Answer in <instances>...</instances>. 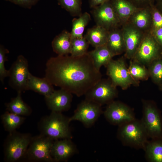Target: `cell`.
Segmentation results:
<instances>
[{
  "label": "cell",
  "mask_w": 162,
  "mask_h": 162,
  "mask_svg": "<svg viewBox=\"0 0 162 162\" xmlns=\"http://www.w3.org/2000/svg\"><path fill=\"white\" fill-rule=\"evenodd\" d=\"M45 77L53 86L77 97L85 95L102 78L88 52L79 56L51 57L46 63Z\"/></svg>",
  "instance_id": "6da1fadb"
},
{
  "label": "cell",
  "mask_w": 162,
  "mask_h": 162,
  "mask_svg": "<svg viewBox=\"0 0 162 162\" xmlns=\"http://www.w3.org/2000/svg\"><path fill=\"white\" fill-rule=\"evenodd\" d=\"M69 118L61 112L51 111L48 116L43 118L38 125L40 134L54 140L70 139L72 135L69 126Z\"/></svg>",
  "instance_id": "7a4b0ae2"
},
{
  "label": "cell",
  "mask_w": 162,
  "mask_h": 162,
  "mask_svg": "<svg viewBox=\"0 0 162 162\" xmlns=\"http://www.w3.org/2000/svg\"><path fill=\"white\" fill-rule=\"evenodd\" d=\"M32 137L29 134L20 133L16 130L9 133L4 144L5 161L16 162L25 160Z\"/></svg>",
  "instance_id": "3957f363"
},
{
  "label": "cell",
  "mask_w": 162,
  "mask_h": 162,
  "mask_svg": "<svg viewBox=\"0 0 162 162\" xmlns=\"http://www.w3.org/2000/svg\"><path fill=\"white\" fill-rule=\"evenodd\" d=\"M119 126L118 136L123 143L145 150L148 137L141 121L135 119Z\"/></svg>",
  "instance_id": "277c9868"
},
{
  "label": "cell",
  "mask_w": 162,
  "mask_h": 162,
  "mask_svg": "<svg viewBox=\"0 0 162 162\" xmlns=\"http://www.w3.org/2000/svg\"><path fill=\"white\" fill-rule=\"evenodd\" d=\"M54 140L41 134L33 137L28 146L25 160L53 162L51 150Z\"/></svg>",
  "instance_id": "5b68a950"
},
{
  "label": "cell",
  "mask_w": 162,
  "mask_h": 162,
  "mask_svg": "<svg viewBox=\"0 0 162 162\" xmlns=\"http://www.w3.org/2000/svg\"><path fill=\"white\" fill-rule=\"evenodd\" d=\"M106 67L107 75L116 87L119 86L124 90L132 85H139V81L135 79L131 75L123 59H112Z\"/></svg>",
  "instance_id": "8992f818"
},
{
  "label": "cell",
  "mask_w": 162,
  "mask_h": 162,
  "mask_svg": "<svg viewBox=\"0 0 162 162\" xmlns=\"http://www.w3.org/2000/svg\"><path fill=\"white\" fill-rule=\"evenodd\" d=\"M116 86L110 79H101L85 94V99L101 106L109 104L117 97Z\"/></svg>",
  "instance_id": "52a82bcc"
},
{
  "label": "cell",
  "mask_w": 162,
  "mask_h": 162,
  "mask_svg": "<svg viewBox=\"0 0 162 162\" xmlns=\"http://www.w3.org/2000/svg\"><path fill=\"white\" fill-rule=\"evenodd\" d=\"M27 59L20 55L9 70V83L17 92L27 90L30 72Z\"/></svg>",
  "instance_id": "ba28073f"
},
{
  "label": "cell",
  "mask_w": 162,
  "mask_h": 162,
  "mask_svg": "<svg viewBox=\"0 0 162 162\" xmlns=\"http://www.w3.org/2000/svg\"><path fill=\"white\" fill-rule=\"evenodd\" d=\"M102 112L101 105L85 99L78 105L69 119L70 122L79 121L88 128L95 123Z\"/></svg>",
  "instance_id": "9c48e42d"
},
{
  "label": "cell",
  "mask_w": 162,
  "mask_h": 162,
  "mask_svg": "<svg viewBox=\"0 0 162 162\" xmlns=\"http://www.w3.org/2000/svg\"><path fill=\"white\" fill-rule=\"evenodd\" d=\"M91 11L96 25L110 31L115 29L119 22L110 0L92 8Z\"/></svg>",
  "instance_id": "30bf717a"
},
{
  "label": "cell",
  "mask_w": 162,
  "mask_h": 162,
  "mask_svg": "<svg viewBox=\"0 0 162 162\" xmlns=\"http://www.w3.org/2000/svg\"><path fill=\"white\" fill-rule=\"evenodd\" d=\"M104 113L107 120L114 125H119L135 119L131 109L118 101H113L108 104Z\"/></svg>",
  "instance_id": "8fae6325"
},
{
  "label": "cell",
  "mask_w": 162,
  "mask_h": 162,
  "mask_svg": "<svg viewBox=\"0 0 162 162\" xmlns=\"http://www.w3.org/2000/svg\"><path fill=\"white\" fill-rule=\"evenodd\" d=\"M143 117L141 121L148 137H158L162 132V126L159 113L154 106L148 102H144Z\"/></svg>",
  "instance_id": "7c38bea8"
},
{
  "label": "cell",
  "mask_w": 162,
  "mask_h": 162,
  "mask_svg": "<svg viewBox=\"0 0 162 162\" xmlns=\"http://www.w3.org/2000/svg\"><path fill=\"white\" fill-rule=\"evenodd\" d=\"M160 47L155 38H145L141 41L133 58L143 65H149L159 57Z\"/></svg>",
  "instance_id": "4fadbf2b"
},
{
  "label": "cell",
  "mask_w": 162,
  "mask_h": 162,
  "mask_svg": "<svg viewBox=\"0 0 162 162\" xmlns=\"http://www.w3.org/2000/svg\"><path fill=\"white\" fill-rule=\"evenodd\" d=\"M72 94L63 89L54 90L50 94L45 97V100L48 108L51 111L62 112L70 108Z\"/></svg>",
  "instance_id": "5bb4252c"
},
{
  "label": "cell",
  "mask_w": 162,
  "mask_h": 162,
  "mask_svg": "<svg viewBox=\"0 0 162 162\" xmlns=\"http://www.w3.org/2000/svg\"><path fill=\"white\" fill-rule=\"evenodd\" d=\"M71 139L54 140L51 150V155L54 162L66 161L75 153L76 146Z\"/></svg>",
  "instance_id": "9a60e30c"
},
{
  "label": "cell",
  "mask_w": 162,
  "mask_h": 162,
  "mask_svg": "<svg viewBox=\"0 0 162 162\" xmlns=\"http://www.w3.org/2000/svg\"><path fill=\"white\" fill-rule=\"evenodd\" d=\"M122 35L126 57L132 59L141 42L140 34L135 29L129 28L124 30Z\"/></svg>",
  "instance_id": "2e32d148"
},
{
  "label": "cell",
  "mask_w": 162,
  "mask_h": 162,
  "mask_svg": "<svg viewBox=\"0 0 162 162\" xmlns=\"http://www.w3.org/2000/svg\"><path fill=\"white\" fill-rule=\"evenodd\" d=\"M51 45L53 50L58 55L70 54L72 46L70 33L63 30L54 38L52 42Z\"/></svg>",
  "instance_id": "e0dca14e"
},
{
  "label": "cell",
  "mask_w": 162,
  "mask_h": 162,
  "mask_svg": "<svg viewBox=\"0 0 162 162\" xmlns=\"http://www.w3.org/2000/svg\"><path fill=\"white\" fill-rule=\"evenodd\" d=\"M31 90L43 95L44 97L50 94L55 90L53 85L45 76L39 78L29 74L27 90Z\"/></svg>",
  "instance_id": "ac0fdd59"
},
{
  "label": "cell",
  "mask_w": 162,
  "mask_h": 162,
  "mask_svg": "<svg viewBox=\"0 0 162 162\" xmlns=\"http://www.w3.org/2000/svg\"><path fill=\"white\" fill-rule=\"evenodd\" d=\"M109 33L105 28L96 25L88 29L84 36L90 44L96 48L106 44Z\"/></svg>",
  "instance_id": "d6986e66"
},
{
  "label": "cell",
  "mask_w": 162,
  "mask_h": 162,
  "mask_svg": "<svg viewBox=\"0 0 162 162\" xmlns=\"http://www.w3.org/2000/svg\"><path fill=\"white\" fill-rule=\"evenodd\" d=\"M88 52L96 68L99 71L102 66L106 67L114 56L106 44L95 48L94 50Z\"/></svg>",
  "instance_id": "ffe728a7"
},
{
  "label": "cell",
  "mask_w": 162,
  "mask_h": 162,
  "mask_svg": "<svg viewBox=\"0 0 162 162\" xmlns=\"http://www.w3.org/2000/svg\"><path fill=\"white\" fill-rule=\"evenodd\" d=\"M106 45L114 56L121 54L125 49L122 34L115 29L109 31Z\"/></svg>",
  "instance_id": "44dd1931"
},
{
  "label": "cell",
  "mask_w": 162,
  "mask_h": 162,
  "mask_svg": "<svg viewBox=\"0 0 162 162\" xmlns=\"http://www.w3.org/2000/svg\"><path fill=\"white\" fill-rule=\"evenodd\" d=\"M21 92H18L16 97L5 104L7 111L22 116L29 115L32 110L30 107L23 100Z\"/></svg>",
  "instance_id": "7402d4cb"
},
{
  "label": "cell",
  "mask_w": 162,
  "mask_h": 162,
  "mask_svg": "<svg viewBox=\"0 0 162 162\" xmlns=\"http://www.w3.org/2000/svg\"><path fill=\"white\" fill-rule=\"evenodd\" d=\"M110 1L120 20L128 18L136 10L135 6L129 0H110Z\"/></svg>",
  "instance_id": "603a6c76"
},
{
  "label": "cell",
  "mask_w": 162,
  "mask_h": 162,
  "mask_svg": "<svg viewBox=\"0 0 162 162\" xmlns=\"http://www.w3.org/2000/svg\"><path fill=\"white\" fill-rule=\"evenodd\" d=\"M5 130L9 133L16 130L24 122L25 118L23 116L7 111L1 117Z\"/></svg>",
  "instance_id": "cb8c5ba5"
},
{
  "label": "cell",
  "mask_w": 162,
  "mask_h": 162,
  "mask_svg": "<svg viewBox=\"0 0 162 162\" xmlns=\"http://www.w3.org/2000/svg\"><path fill=\"white\" fill-rule=\"evenodd\" d=\"M91 19L90 14L87 12L82 13L77 18L73 19L70 32L72 38L82 37L85 28Z\"/></svg>",
  "instance_id": "d4e9b609"
},
{
  "label": "cell",
  "mask_w": 162,
  "mask_h": 162,
  "mask_svg": "<svg viewBox=\"0 0 162 162\" xmlns=\"http://www.w3.org/2000/svg\"><path fill=\"white\" fill-rule=\"evenodd\" d=\"M145 150L146 158L148 161L162 162V141L148 142Z\"/></svg>",
  "instance_id": "484cf974"
},
{
  "label": "cell",
  "mask_w": 162,
  "mask_h": 162,
  "mask_svg": "<svg viewBox=\"0 0 162 162\" xmlns=\"http://www.w3.org/2000/svg\"><path fill=\"white\" fill-rule=\"evenodd\" d=\"M89 44L84 36L72 38L70 55L73 56H83L88 52Z\"/></svg>",
  "instance_id": "4316f807"
},
{
  "label": "cell",
  "mask_w": 162,
  "mask_h": 162,
  "mask_svg": "<svg viewBox=\"0 0 162 162\" xmlns=\"http://www.w3.org/2000/svg\"><path fill=\"white\" fill-rule=\"evenodd\" d=\"M143 65L134 60L131 61L128 68L129 73L135 79L146 80L150 76L148 70Z\"/></svg>",
  "instance_id": "83f0119b"
},
{
  "label": "cell",
  "mask_w": 162,
  "mask_h": 162,
  "mask_svg": "<svg viewBox=\"0 0 162 162\" xmlns=\"http://www.w3.org/2000/svg\"><path fill=\"white\" fill-rule=\"evenodd\" d=\"M58 4L72 16H79L82 14V0H57Z\"/></svg>",
  "instance_id": "f1b7e54d"
},
{
  "label": "cell",
  "mask_w": 162,
  "mask_h": 162,
  "mask_svg": "<svg viewBox=\"0 0 162 162\" xmlns=\"http://www.w3.org/2000/svg\"><path fill=\"white\" fill-rule=\"evenodd\" d=\"M149 65L150 76L155 83L161 85L162 84V58L159 57Z\"/></svg>",
  "instance_id": "f546056e"
},
{
  "label": "cell",
  "mask_w": 162,
  "mask_h": 162,
  "mask_svg": "<svg viewBox=\"0 0 162 162\" xmlns=\"http://www.w3.org/2000/svg\"><path fill=\"white\" fill-rule=\"evenodd\" d=\"M9 51L2 45L0 46V80L3 82L5 78L8 77L9 70H7L5 67V62L7 60L6 54Z\"/></svg>",
  "instance_id": "4dcf8cb0"
},
{
  "label": "cell",
  "mask_w": 162,
  "mask_h": 162,
  "mask_svg": "<svg viewBox=\"0 0 162 162\" xmlns=\"http://www.w3.org/2000/svg\"><path fill=\"white\" fill-rule=\"evenodd\" d=\"M134 18L135 25L138 28H142L146 27L149 21V16L146 10L143 9L138 11Z\"/></svg>",
  "instance_id": "1f68e13d"
},
{
  "label": "cell",
  "mask_w": 162,
  "mask_h": 162,
  "mask_svg": "<svg viewBox=\"0 0 162 162\" xmlns=\"http://www.w3.org/2000/svg\"><path fill=\"white\" fill-rule=\"evenodd\" d=\"M152 18L154 30L162 27V14L155 7L152 5Z\"/></svg>",
  "instance_id": "d6a6232c"
},
{
  "label": "cell",
  "mask_w": 162,
  "mask_h": 162,
  "mask_svg": "<svg viewBox=\"0 0 162 162\" xmlns=\"http://www.w3.org/2000/svg\"><path fill=\"white\" fill-rule=\"evenodd\" d=\"M22 7L31 9L40 0H4Z\"/></svg>",
  "instance_id": "836d02e7"
},
{
  "label": "cell",
  "mask_w": 162,
  "mask_h": 162,
  "mask_svg": "<svg viewBox=\"0 0 162 162\" xmlns=\"http://www.w3.org/2000/svg\"><path fill=\"white\" fill-rule=\"evenodd\" d=\"M155 39L162 48V27L154 30Z\"/></svg>",
  "instance_id": "e575fe53"
},
{
  "label": "cell",
  "mask_w": 162,
  "mask_h": 162,
  "mask_svg": "<svg viewBox=\"0 0 162 162\" xmlns=\"http://www.w3.org/2000/svg\"><path fill=\"white\" fill-rule=\"evenodd\" d=\"M110 0H89L90 7L92 8L96 6L103 4Z\"/></svg>",
  "instance_id": "d590c367"
},
{
  "label": "cell",
  "mask_w": 162,
  "mask_h": 162,
  "mask_svg": "<svg viewBox=\"0 0 162 162\" xmlns=\"http://www.w3.org/2000/svg\"><path fill=\"white\" fill-rule=\"evenodd\" d=\"M134 2L138 3H142L144 2H148L151 4L152 2L154 0H132Z\"/></svg>",
  "instance_id": "8d00e7d4"
},
{
  "label": "cell",
  "mask_w": 162,
  "mask_h": 162,
  "mask_svg": "<svg viewBox=\"0 0 162 162\" xmlns=\"http://www.w3.org/2000/svg\"><path fill=\"white\" fill-rule=\"evenodd\" d=\"M158 4L162 9V0H157Z\"/></svg>",
  "instance_id": "74e56055"
},
{
  "label": "cell",
  "mask_w": 162,
  "mask_h": 162,
  "mask_svg": "<svg viewBox=\"0 0 162 162\" xmlns=\"http://www.w3.org/2000/svg\"><path fill=\"white\" fill-rule=\"evenodd\" d=\"M160 86L161 87V89L162 90V84L161 85H160Z\"/></svg>",
  "instance_id": "f35d334b"
},
{
  "label": "cell",
  "mask_w": 162,
  "mask_h": 162,
  "mask_svg": "<svg viewBox=\"0 0 162 162\" xmlns=\"http://www.w3.org/2000/svg\"><path fill=\"white\" fill-rule=\"evenodd\" d=\"M161 56H162L161 57L162 58V52H161Z\"/></svg>",
  "instance_id": "ab89813d"
}]
</instances>
